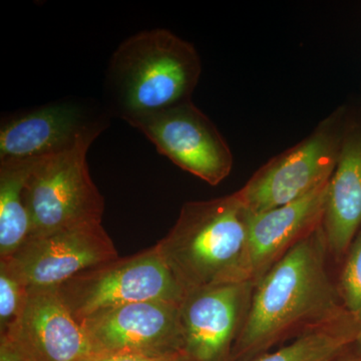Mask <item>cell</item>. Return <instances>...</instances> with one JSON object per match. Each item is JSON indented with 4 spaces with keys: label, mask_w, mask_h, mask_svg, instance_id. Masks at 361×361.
I'll return each mask as SVG.
<instances>
[{
    "label": "cell",
    "mask_w": 361,
    "mask_h": 361,
    "mask_svg": "<svg viewBox=\"0 0 361 361\" xmlns=\"http://www.w3.org/2000/svg\"><path fill=\"white\" fill-rule=\"evenodd\" d=\"M334 361H361V344L356 342L353 348Z\"/></svg>",
    "instance_id": "44dd1931"
},
{
    "label": "cell",
    "mask_w": 361,
    "mask_h": 361,
    "mask_svg": "<svg viewBox=\"0 0 361 361\" xmlns=\"http://www.w3.org/2000/svg\"><path fill=\"white\" fill-rule=\"evenodd\" d=\"M252 280L187 292L180 303L182 355L187 361H232L250 307Z\"/></svg>",
    "instance_id": "9c48e42d"
},
{
    "label": "cell",
    "mask_w": 361,
    "mask_h": 361,
    "mask_svg": "<svg viewBox=\"0 0 361 361\" xmlns=\"http://www.w3.org/2000/svg\"><path fill=\"white\" fill-rule=\"evenodd\" d=\"M357 337V318L348 312L249 361H334L355 345Z\"/></svg>",
    "instance_id": "2e32d148"
},
{
    "label": "cell",
    "mask_w": 361,
    "mask_h": 361,
    "mask_svg": "<svg viewBox=\"0 0 361 361\" xmlns=\"http://www.w3.org/2000/svg\"><path fill=\"white\" fill-rule=\"evenodd\" d=\"M30 297V288L8 260H0V336L18 322Z\"/></svg>",
    "instance_id": "e0dca14e"
},
{
    "label": "cell",
    "mask_w": 361,
    "mask_h": 361,
    "mask_svg": "<svg viewBox=\"0 0 361 361\" xmlns=\"http://www.w3.org/2000/svg\"><path fill=\"white\" fill-rule=\"evenodd\" d=\"M0 361H33L6 337H0Z\"/></svg>",
    "instance_id": "ffe728a7"
},
{
    "label": "cell",
    "mask_w": 361,
    "mask_h": 361,
    "mask_svg": "<svg viewBox=\"0 0 361 361\" xmlns=\"http://www.w3.org/2000/svg\"><path fill=\"white\" fill-rule=\"evenodd\" d=\"M37 161L0 163V260L11 258L30 238L25 190Z\"/></svg>",
    "instance_id": "9a60e30c"
},
{
    "label": "cell",
    "mask_w": 361,
    "mask_h": 361,
    "mask_svg": "<svg viewBox=\"0 0 361 361\" xmlns=\"http://www.w3.org/2000/svg\"><path fill=\"white\" fill-rule=\"evenodd\" d=\"M102 130L87 121L77 104H47L6 118L0 128V163L39 160L77 144L92 130Z\"/></svg>",
    "instance_id": "7c38bea8"
},
{
    "label": "cell",
    "mask_w": 361,
    "mask_h": 361,
    "mask_svg": "<svg viewBox=\"0 0 361 361\" xmlns=\"http://www.w3.org/2000/svg\"><path fill=\"white\" fill-rule=\"evenodd\" d=\"M92 361H187L182 355L173 356H147L130 355V353H116V355H102L97 356Z\"/></svg>",
    "instance_id": "d6986e66"
},
{
    "label": "cell",
    "mask_w": 361,
    "mask_h": 361,
    "mask_svg": "<svg viewBox=\"0 0 361 361\" xmlns=\"http://www.w3.org/2000/svg\"><path fill=\"white\" fill-rule=\"evenodd\" d=\"M356 317V316H355ZM357 320H358V337H357V343L361 344V315L357 316Z\"/></svg>",
    "instance_id": "7402d4cb"
},
{
    "label": "cell",
    "mask_w": 361,
    "mask_h": 361,
    "mask_svg": "<svg viewBox=\"0 0 361 361\" xmlns=\"http://www.w3.org/2000/svg\"><path fill=\"white\" fill-rule=\"evenodd\" d=\"M97 355H182L180 303L145 301L104 311L82 322Z\"/></svg>",
    "instance_id": "30bf717a"
},
{
    "label": "cell",
    "mask_w": 361,
    "mask_h": 361,
    "mask_svg": "<svg viewBox=\"0 0 361 361\" xmlns=\"http://www.w3.org/2000/svg\"><path fill=\"white\" fill-rule=\"evenodd\" d=\"M102 130H92L71 148L40 159L25 190L30 236L87 222H102L104 201L90 177L87 155Z\"/></svg>",
    "instance_id": "8992f818"
},
{
    "label": "cell",
    "mask_w": 361,
    "mask_h": 361,
    "mask_svg": "<svg viewBox=\"0 0 361 361\" xmlns=\"http://www.w3.org/2000/svg\"><path fill=\"white\" fill-rule=\"evenodd\" d=\"M202 71L194 45L164 28L144 30L118 45L109 77L123 120L191 101Z\"/></svg>",
    "instance_id": "3957f363"
},
{
    "label": "cell",
    "mask_w": 361,
    "mask_h": 361,
    "mask_svg": "<svg viewBox=\"0 0 361 361\" xmlns=\"http://www.w3.org/2000/svg\"><path fill=\"white\" fill-rule=\"evenodd\" d=\"M336 279L344 308L351 314L361 315V228L349 246Z\"/></svg>",
    "instance_id": "ac0fdd59"
},
{
    "label": "cell",
    "mask_w": 361,
    "mask_h": 361,
    "mask_svg": "<svg viewBox=\"0 0 361 361\" xmlns=\"http://www.w3.org/2000/svg\"><path fill=\"white\" fill-rule=\"evenodd\" d=\"M350 108L341 106L302 141L270 159L236 193L251 213L299 200L329 182L341 155Z\"/></svg>",
    "instance_id": "277c9868"
},
{
    "label": "cell",
    "mask_w": 361,
    "mask_h": 361,
    "mask_svg": "<svg viewBox=\"0 0 361 361\" xmlns=\"http://www.w3.org/2000/svg\"><path fill=\"white\" fill-rule=\"evenodd\" d=\"M250 217L236 192L183 205L156 246L185 293L252 280Z\"/></svg>",
    "instance_id": "7a4b0ae2"
},
{
    "label": "cell",
    "mask_w": 361,
    "mask_h": 361,
    "mask_svg": "<svg viewBox=\"0 0 361 361\" xmlns=\"http://www.w3.org/2000/svg\"><path fill=\"white\" fill-rule=\"evenodd\" d=\"M56 290L80 323L128 304L180 303L186 295L156 245L85 270Z\"/></svg>",
    "instance_id": "5b68a950"
},
{
    "label": "cell",
    "mask_w": 361,
    "mask_h": 361,
    "mask_svg": "<svg viewBox=\"0 0 361 361\" xmlns=\"http://www.w3.org/2000/svg\"><path fill=\"white\" fill-rule=\"evenodd\" d=\"M330 258L341 264L361 228V106L349 111L322 222Z\"/></svg>",
    "instance_id": "4fadbf2b"
},
{
    "label": "cell",
    "mask_w": 361,
    "mask_h": 361,
    "mask_svg": "<svg viewBox=\"0 0 361 361\" xmlns=\"http://www.w3.org/2000/svg\"><path fill=\"white\" fill-rule=\"evenodd\" d=\"M161 155L190 174L216 186L231 173V149L212 121L192 101L130 123Z\"/></svg>",
    "instance_id": "52a82bcc"
},
{
    "label": "cell",
    "mask_w": 361,
    "mask_h": 361,
    "mask_svg": "<svg viewBox=\"0 0 361 361\" xmlns=\"http://www.w3.org/2000/svg\"><path fill=\"white\" fill-rule=\"evenodd\" d=\"M120 257L102 222L30 237L8 260L30 290L58 289L84 271Z\"/></svg>",
    "instance_id": "ba28073f"
},
{
    "label": "cell",
    "mask_w": 361,
    "mask_h": 361,
    "mask_svg": "<svg viewBox=\"0 0 361 361\" xmlns=\"http://www.w3.org/2000/svg\"><path fill=\"white\" fill-rule=\"evenodd\" d=\"M329 258L320 225L256 282L232 361L252 360L348 313L330 275Z\"/></svg>",
    "instance_id": "6da1fadb"
},
{
    "label": "cell",
    "mask_w": 361,
    "mask_h": 361,
    "mask_svg": "<svg viewBox=\"0 0 361 361\" xmlns=\"http://www.w3.org/2000/svg\"><path fill=\"white\" fill-rule=\"evenodd\" d=\"M0 337L13 341L33 361H92L99 356L56 289L30 290L20 320Z\"/></svg>",
    "instance_id": "8fae6325"
},
{
    "label": "cell",
    "mask_w": 361,
    "mask_h": 361,
    "mask_svg": "<svg viewBox=\"0 0 361 361\" xmlns=\"http://www.w3.org/2000/svg\"><path fill=\"white\" fill-rule=\"evenodd\" d=\"M329 183L287 205L251 213L249 244L254 283L299 241L322 225Z\"/></svg>",
    "instance_id": "5bb4252c"
}]
</instances>
